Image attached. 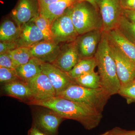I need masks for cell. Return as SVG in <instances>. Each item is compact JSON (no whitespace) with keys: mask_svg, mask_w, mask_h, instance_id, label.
I'll list each match as a JSON object with an SVG mask.
<instances>
[{"mask_svg":"<svg viewBox=\"0 0 135 135\" xmlns=\"http://www.w3.org/2000/svg\"><path fill=\"white\" fill-rule=\"evenodd\" d=\"M28 135H50L40 130L35 126L32 125L31 127L29 129Z\"/></svg>","mask_w":135,"mask_h":135,"instance_id":"cell-33","label":"cell"},{"mask_svg":"<svg viewBox=\"0 0 135 135\" xmlns=\"http://www.w3.org/2000/svg\"><path fill=\"white\" fill-rule=\"evenodd\" d=\"M123 9L135 10V0H120Z\"/></svg>","mask_w":135,"mask_h":135,"instance_id":"cell-31","label":"cell"},{"mask_svg":"<svg viewBox=\"0 0 135 135\" xmlns=\"http://www.w3.org/2000/svg\"><path fill=\"white\" fill-rule=\"evenodd\" d=\"M61 45L51 41L44 40L29 48L33 57L43 62L51 64L58 56Z\"/></svg>","mask_w":135,"mask_h":135,"instance_id":"cell-14","label":"cell"},{"mask_svg":"<svg viewBox=\"0 0 135 135\" xmlns=\"http://www.w3.org/2000/svg\"><path fill=\"white\" fill-rule=\"evenodd\" d=\"M77 2H85L89 3L91 5H93L95 8L98 9L97 6L96 4L97 0H77Z\"/></svg>","mask_w":135,"mask_h":135,"instance_id":"cell-35","label":"cell"},{"mask_svg":"<svg viewBox=\"0 0 135 135\" xmlns=\"http://www.w3.org/2000/svg\"><path fill=\"white\" fill-rule=\"evenodd\" d=\"M116 28L127 39L135 44V24L129 22L122 15Z\"/></svg>","mask_w":135,"mask_h":135,"instance_id":"cell-24","label":"cell"},{"mask_svg":"<svg viewBox=\"0 0 135 135\" xmlns=\"http://www.w3.org/2000/svg\"><path fill=\"white\" fill-rule=\"evenodd\" d=\"M18 48L15 41L0 42V54L9 52Z\"/></svg>","mask_w":135,"mask_h":135,"instance_id":"cell-29","label":"cell"},{"mask_svg":"<svg viewBox=\"0 0 135 135\" xmlns=\"http://www.w3.org/2000/svg\"><path fill=\"white\" fill-rule=\"evenodd\" d=\"M77 2V0H59L40 9V14L48 20L51 25L57 18L63 15L68 8Z\"/></svg>","mask_w":135,"mask_h":135,"instance_id":"cell-17","label":"cell"},{"mask_svg":"<svg viewBox=\"0 0 135 135\" xmlns=\"http://www.w3.org/2000/svg\"><path fill=\"white\" fill-rule=\"evenodd\" d=\"M57 96L85 104L101 113L111 97L102 88H88L77 84L70 85Z\"/></svg>","mask_w":135,"mask_h":135,"instance_id":"cell-3","label":"cell"},{"mask_svg":"<svg viewBox=\"0 0 135 135\" xmlns=\"http://www.w3.org/2000/svg\"><path fill=\"white\" fill-rule=\"evenodd\" d=\"M109 40L111 55L115 62L121 86L129 83L135 79V63Z\"/></svg>","mask_w":135,"mask_h":135,"instance_id":"cell-7","label":"cell"},{"mask_svg":"<svg viewBox=\"0 0 135 135\" xmlns=\"http://www.w3.org/2000/svg\"><path fill=\"white\" fill-rule=\"evenodd\" d=\"M106 33L109 40L135 63V44L127 39L117 28Z\"/></svg>","mask_w":135,"mask_h":135,"instance_id":"cell-18","label":"cell"},{"mask_svg":"<svg viewBox=\"0 0 135 135\" xmlns=\"http://www.w3.org/2000/svg\"><path fill=\"white\" fill-rule=\"evenodd\" d=\"M31 21L33 22L41 31L46 40L53 41L51 24L48 20L44 17L39 13L34 17Z\"/></svg>","mask_w":135,"mask_h":135,"instance_id":"cell-25","label":"cell"},{"mask_svg":"<svg viewBox=\"0 0 135 135\" xmlns=\"http://www.w3.org/2000/svg\"><path fill=\"white\" fill-rule=\"evenodd\" d=\"M76 84L90 89L101 88V79L98 73L94 71L74 79Z\"/></svg>","mask_w":135,"mask_h":135,"instance_id":"cell-22","label":"cell"},{"mask_svg":"<svg viewBox=\"0 0 135 135\" xmlns=\"http://www.w3.org/2000/svg\"><path fill=\"white\" fill-rule=\"evenodd\" d=\"M94 57L96 60L98 73L101 79V88L110 97L118 94L121 87L120 83L105 32L102 31L101 41Z\"/></svg>","mask_w":135,"mask_h":135,"instance_id":"cell-2","label":"cell"},{"mask_svg":"<svg viewBox=\"0 0 135 135\" xmlns=\"http://www.w3.org/2000/svg\"><path fill=\"white\" fill-rule=\"evenodd\" d=\"M71 18L79 35L95 30L102 31L103 22L99 10L89 3L77 2L73 5Z\"/></svg>","mask_w":135,"mask_h":135,"instance_id":"cell-4","label":"cell"},{"mask_svg":"<svg viewBox=\"0 0 135 135\" xmlns=\"http://www.w3.org/2000/svg\"><path fill=\"white\" fill-rule=\"evenodd\" d=\"M44 40L45 37L41 31L33 22L30 21L21 27L19 36L15 42L18 47L30 48Z\"/></svg>","mask_w":135,"mask_h":135,"instance_id":"cell-15","label":"cell"},{"mask_svg":"<svg viewBox=\"0 0 135 135\" xmlns=\"http://www.w3.org/2000/svg\"><path fill=\"white\" fill-rule=\"evenodd\" d=\"M122 15L129 22L135 24V10L123 9Z\"/></svg>","mask_w":135,"mask_h":135,"instance_id":"cell-32","label":"cell"},{"mask_svg":"<svg viewBox=\"0 0 135 135\" xmlns=\"http://www.w3.org/2000/svg\"><path fill=\"white\" fill-rule=\"evenodd\" d=\"M99 135H112L110 134V133L108 132V131H107L106 132H105V133H103V134H101Z\"/></svg>","mask_w":135,"mask_h":135,"instance_id":"cell-36","label":"cell"},{"mask_svg":"<svg viewBox=\"0 0 135 135\" xmlns=\"http://www.w3.org/2000/svg\"><path fill=\"white\" fill-rule=\"evenodd\" d=\"M28 105L50 109L65 119L77 121L87 130H92L96 128L103 118L102 113L87 105L59 96L41 101L34 100Z\"/></svg>","mask_w":135,"mask_h":135,"instance_id":"cell-1","label":"cell"},{"mask_svg":"<svg viewBox=\"0 0 135 135\" xmlns=\"http://www.w3.org/2000/svg\"><path fill=\"white\" fill-rule=\"evenodd\" d=\"M97 67V61L95 57L81 59L68 74L71 77L75 79L86 74L95 71Z\"/></svg>","mask_w":135,"mask_h":135,"instance_id":"cell-21","label":"cell"},{"mask_svg":"<svg viewBox=\"0 0 135 135\" xmlns=\"http://www.w3.org/2000/svg\"><path fill=\"white\" fill-rule=\"evenodd\" d=\"M42 72L46 74L55 90L57 96L73 84H76L74 79L49 63L43 62L41 65Z\"/></svg>","mask_w":135,"mask_h":135,"instance_id":"cell-10","label":"cell"},{"mask_svg":"<svg viewBox=\"0 0 135 135\" xmlns=\"http://www.w3.org/2000/svg\"><path fill=\"white\" fill-rule=\"evenodd\" d=\"M27 83L31 90L34 100L41 101L57 96L50 80L43 73H40Z\"/></svg>","mask_w":135,"mask_h":135,"instance_id":"cell-13","label":"cell"},{"mask_svg":"<svg viewBox=\"0 0 135 135\" xmlns=\"http://www.w3.org/2000/svg\"><path fill=\"white\" fill-rule=\"evenodd\" d=\"M96 4L102 22V31L108 32L116 28L123 9L120 0H97Z\"/></svg>","mask_w":135,"mask_h":135,"instance_id":"cell-6","label":"cell"},{"mask_svg":"<svg viewBox=\"0 0 135 135\" xmlns=\"http://www.w3.org/2000/svg\"><path fill=\"white\" fill-rule=\"evenodd\" d=\"M108 132L112 135H135V130H126L119 127L113 128Z\"/></svg>","mask_w":135,"mask_h":135,"instance_id":"cell-30","label":"cell"},{"mask_svg":"<svg viewBox=\"0 0 135 135\" xmlns=\"http://www.w3.org/2000/svg\"><path fill=\"white\" fill-rule=\"evenodd\" d=\"M21 31L14 21L7 19L3 20L0 26V41L13 42L17 38Z\"/></svg>","mask_w":135,"mask_h":135,"instance_id":"cell-20","label":"cell"},{"mask_svg":"<svg viewBox=\"0 0 135 135\" xmlns=\"http://www.w3.org/2000/svg\"><path fill=\"white\" fill-rule=\"evenodd\" d=\"M80 60L75 41L62 44L58 56L51 64L62 71L68 73Z\"/></svg>","mask_w":135,"mask_h":135,"instance_id":"cell-12","label":"cell"},{"mask_svg":"<svg viewBox=\"0 0 135 135\" xmlns=\"http://www.w3.org/2000/svg\"><path fill=\"white\" fill-rule=\"evenodd\" d=\"M8 52L16 68L26 64L33 57L29 47H19Z\"/></svg>","mask_w":135,"mask_h":135,"instance_id":"cell-23","label":"cell"},{"mask_svg":"<svg viewBox=\"0 0 135 135\" xmlns=\"http://www.w3.org/2000/svg\"><path fill=\"white\" fill-rule=\"evenodd\" d=\"M46 108L34 115L32 125L49 134L58 135L59 128L65 119L54 111Z\"/></svg>","mask_w":135,"mask_h":135,"instance_id":"cell-8","label":"cell"},{"mask_svg":"<svg viewBox=\"0 0 135 135\" xmlns=\"http://www.w3.org/2000/svg\"><path fill=\"white\" fill-rule=\"evenodd\" d=\"M102 31L95 30L79 35L75 40L80 59L94 57L102 36Z\"/></svg>","mask_w":135,"mask_h":135,"instance_id":"cell-9","label":"cell"},{"mask_svg":"<svg viewBox=\"0 0 135 135\" xmlns=\"http://www.w3.org/2000/svg\"><path fill=\"white\" fill-rule=\"evenodd\" d=\"M20 79L16 69L0 67V82L8 84Z\"/></svg>","mask_w":135,"mask_h":135,"instance_id":"cell-27","label":"cell"},{"mask_svg":"<svg viewBox=\"0 0 135 135\" xmlns=\"http://www.w3.org/2000/svg\"><path fill=\"white\" fill-rule=\"evenodd\" d=\"M73 6L51 25L53 41L56 43L61 44L74 41L79 35L72 20Z\"/></svg>","mask_w":135,"mask_h":135,"instance_id":"cell-5","label":"cell"},{"mask_svg":"<svg viewBox=\"0 0 135 135\" xmlns=\"http://www.w3.org/2000/svg\"><path fill=\"white\" fill-rule=\"evenodd\" d=\"M42 63L39 59L33 57L26 64L18 66L16 70L20 79L28 82L42 72L41 65Z\"/></svg>","mask_w":135,"mask_h":135,"instance_id":"cell-19","label":"cell"},{"mask_svg":"<svg viewBox=\"0 0 135 135\" xmlns=\"http://www.w3.org/2000/svg\"><path fill=\"white\" fill-rule=\"evenodd\" d=\"M39 13L38 0H18L10 15L13 21L21 27Z\"/></svg>","mask_w":135,"mask_h":135,"instance_id":"cell-11","label":"cell"},{"mask_svg":"<svg viewBox=\"0 0 135 135\" xmlns=\"http://www.w3.org/2000/svg\"><path fill=\"white\" fill-rule=\"evenodd\" d=\"M0 67L16 69V66L9 52L0 54Z\"/></svg>","mask_w":135,"mask_h":135,"instance_id":"cell-28","label":"cell"},{"mask_svg":"<svg viewBox=\"0 0 135 135\" xmlns=\"http://www.w3.org/2000/svg\"><path fill=\"white\" fill-rule=\"evenodd\" d=\"M59 1V0H38L40 6V9L47 5Z\"/></svg>","mask_w":135,"mask_h":135,"instance_id":"cell-34","label":"cell"},{"mask_svg":"<svg viewBox=\"0 0 135 135\" xmlns=\"http://www.w3.org/2000/svg\"><path fill=\"white\" fill-rule=\"evenodd\" d=\"M118 94L125 98L128 104L135 103V79L129 83L121 85Z\"/></svg>","mask_w":135,"mask_h":135,"instance_id":"cell-26","label":"cell"},{"mask_svg":"<svg viewBox=\"0 0 135 135\" xmlns=\"http://www.w3.org/2000/svg\"><path fill=\"white\" fill-rule=\"evenodd\" d=\"M3 90L7 95L19 99L27 104L34 100L28 83L21 80L4 84Z\"/></svg>","mask_w":135,"mask_h":135,"instance_id":"cell-16","label":"cell"}]
</instances>
